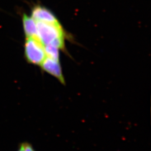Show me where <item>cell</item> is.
Masks as SVG:
<instances>
[{
    "label": "cell",
    "mask_w": 151,
    "mask_h": 151,
    "mask_svg": "<svg viewBox=\"0 0 151 151\" xmlns=\"http://www.w3.org/2000/svg\"><path fill=\"white\" fill-rule=\"evenodd\" d=\"M36 22L38 37L44 46L52 45L60 50H65V33L60 22Z\"/></svg>",
    "instance_id": "1"
},
{
    "label": "cell",
    "mask_w": 151,
    "mask_h": 151,
    "mask_svg": "<svg viewBox=\"0 0 151 151\" xmlns=\"http://www.w3.org/2000/svg\"><path fill=\"white\" fill-rule=\"evenodd\" d=\"M24 55L30 64L40 65L46 58L45 46L38 37L26 38L24 44Z\"/></svg>",
    "instance_id": "2"
},
{
    "label": "cell",
    "mask_w": 151,
    "mask_h": 151,
    "mask_svg": "<svg viewBox=\"0 0 151 151\" xmlns=\"http://www.w3.org/2000/svg\"><path fill=\"white\" fill-rule=\"evenodd\" d=\"M40 66L44 72L53 76L62 84H65V78L60 61L46 57Z\"/></svg>",
    "instance_id": "3"
},
{
    "label": "cell",
    "mask_w": 151,
    "mask_h": 151,
    "mask_svg": "<svg viewBox=\"0 0 151 151\" xmlns=\"http://www.w3.org/2000/svg\"><path fill=\"white\" fill-rule=\"evenodd\" d=\"M32 17L36 22H59L53 12L43 6H34L32 10Z\"/></svg>",
    "instance_id": "4"
},
{
    "label": "cell",
    "mask_w": 151,
    "mask_h": 151,
    "mask_svg": "<svg viewBox=\"0 0 151 151\" xmlns=\"http://www.w3.org/2000/svg\"><path fill=\"white\" fill-rule=\"evenodd\" d=\"M22 22L26 38L38 37L37 22L32 16H29L26 14H23Z\"/></svg>",
    "instance_id": "5"
},
{
    "label": "cell",
    "mask_w": 151,
    "mask_h": 151,
    "mask_svg": "<svg viewBox=\"0 0 151 151\" xmlns=\"http://www.w3.org/2000/svg\"><path fill=\"white\" fill-rule=\"evenodd\" d=\"M60 49L52 45H45L46 57L60 61Z\"/></svg>",
    "instance_id": "6"
},
{
    "label": "cell",
    "mask_w": 151,
    "mask_h": 151,
    "mask_svg": "<svg viewBox=\"0 0 151 151\" xmlns=\"http://www.w3.org/2000/svg\"><path fill=\"white\" fill-rule=\"evenodd\" d=\"M19 146L21 147L22 151H36L33 146L27 142L22 143Z\"/></svg>",
    "instance_id": "7"
},
{
    "label": "cell",
    "mask_w": 151,
    "mask_h": 151,
    "mask_svg": "<svg viewBox=\"0 0 151 151\" xmlns=\"http://www.w3.org/2000/svg\"><path fill=\"white\" fill-rule=\"evenodd\" d=\"M17 151H22V148H21V147L20 146L19 147V148H18V150H17Z\"/></svg>",
    "instance_id": "8"
}]
</instances>
